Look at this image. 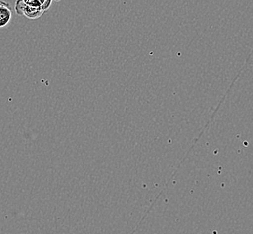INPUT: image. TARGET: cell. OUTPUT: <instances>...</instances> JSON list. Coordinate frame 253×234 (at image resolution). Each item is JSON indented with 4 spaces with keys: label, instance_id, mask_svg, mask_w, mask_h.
<instances>
[{
    "label": "cell",
    "instance_id": "obj_3",
    "mask_svg": "<svg viewBox=\"0 0 253 234\" xmlns=\"http://www.w3.org/2000/svg\"><path fill=\"white\" fill-rule=\"evenodd\" d=\"M27 5L35 6V7H41L40 4L37 2V0H23Z\"/></svg>",
    "mask_w": 253,
    "mask_h": 234
},
{
    "label": "cell",
    "instance_id": "obj_5",
    "mask_svg": "<svg viewBox=\"0 0 253 234\" xmlns=\"http://www.w3.org/2000/svg\"><path fill=\"white\" fill-rule=\"evenodd\" d=\"M37 2L40 4L41 7L45 4L46 0H37Z\"/></svg>",
    "mask_w": 253,
    "mask_h": 234
},
{
    "label": "cell",
    "instance_id": "obj_4",
    "mask_svg": "<svg viewBox=\"0 0 253 234\" xmlns=\"http://www.w3.org/2000/svg\"><path fill=\"white\" fill-rule=\"evenodd\" d=\"M52 1L53 0H46L45 4L42 6V9L43 12H45L46 10H48L50 8V6L52 4ZM56 1H60V0H56Z\"/></svg>",
    "mask_w": 253,
    "mask_h": 234
},
{
    "label": "cell",
    "instance_id": "obj_2",
    "mask_svg": "<svg viewBox=\"0 0 253 234\" xmlns=\"http://www.w3.org/2000/svg\"><path fill=\"white\" fill-rule=\"evenodd\" d=\"M12 19V9L8 3L0 0V28H4Z\"/></svg>",
    "mask_w": 253,
    "mask_h": 234
},
{
    "label": "cell",
    "instance_id": "obj_1",
    "mask_svg": "<svg viewBox=\"0 0 253 234\" xmlns=\"http://www.w3.org/2000/svg\"><path fill=\"white\" fill-rule=\"evenodd\" d=\"M15 13L17 15L26 16L29 19H37L44 13L42 7H35L27 5L23 0H16L15 5Z\"/></svg>",
    "mask_w": 253,
    "mask_h": 234
}]
</instances>
